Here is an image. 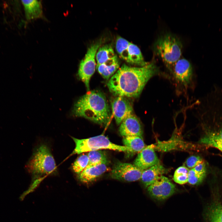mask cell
Instances as JSON below:
<instances>
[{
    "instance_id": "6da1fadb",
    "label": "cell",
    "mask_w": 222,
    "mask_h": 222,
    "mask_svg": "<svg viewBox=\"0 0 222 222\" xmlns=\"http://www.w3.org/2000/svg\"><path fill=\"white\" fill-rule=\"evenodd\" d=\"M201 106L199 116L203 134L200 142L222 153V87L214 86Z\"/></svg>"
},
{
    "instance_id": "7a4b0ae2",
    "label": "cell",
    "mask_w": 222,
    "mask_h": 222,
    "mask_svg": "<svg viewBox=\"0 0 222 222\" xmlns=\"http://www.w3.org/2000/svg\"><path fill=\"white\" fill-rule=\"evenodd\" d=\"M158 72L154 62L138 67L124 64L110 78L107 86L115 96L137 98L150 79Z\"/></svg>"
},
{
    "instance_id": "3957f363",
    "label": "cell",
    "mask_w": 222,
    "mask_h": 222,
    "mask_svg": "<svg viewBox=\"0 0 222 222\" xmlns=\"http://www.w3.org/2000/svg\"><path fill=\"white\" fill-rule=\"evenodd\" d=\"M72 114L82 117L101 126L109 121L111 112L105 95L98 90L89 91L75 103Z\"/></svg>"
},
{
    "instance_id": "277c9868",
    "label": "cell",
    "mask_w": 222,
    "mask_h": 222,
    "mask_svg": "<svg viewBox=\"0 0 222 222\" xmlns=\"http://www.w3.org/2000/svg\"><path fill=\"white\" fill-rule=\"evenodd\" d=\"M55 159L48 147L45 144L39 146L34 153L27 165L32 175V182L28 189L19 197L23 200L28 195L34 191L44 178L56 170Z\"/></svg>"
},
{
    "instance_id": "5b68a950",
    "label": "cell",
    "mask_w": 222,
    "mask_h": 222,
    "mask_svg": "<svg viewBox=\"0 0 222 222\" xmlns=\"http://www.w3.org/2000/svg\"><path fill=\"white\" fill-rule=\"evenodd\" d=\"M182 47L181 42L177 37L167 34L157 40L155 49L157 54L166 66L171 68L180 59Z\"/></svg>"
},
{
    "instance_id": "8992f818",
    "label": "cell",
    "mask_w": 222,
    "mask_h": 222,
    "mask_svg": "<svg viewBox=\"0 0 222 222\" xmlns=\"http://www.w3.org/2000/svg\"><path fill=\"white\" fill-rule=\"evenodd\" d=\"M71 137L76 146L72 155L102 149L132 153L129 147L114 144L103 135L83 139Z\"/></svg>"
},
{
    "instance_id": "52a82bcc",
    "label": "cell",
    "mask_w": 222,
    "mask_h": 222,
    "mask_svg": "<svg viewBox=\"0 0 222 222\" xmlns=\"http://www.w3.org/2000/svg\"><path fill=\"white\" fill-rule=\"evenodd\" d=\"M101 43L102 41L100 40L91 44L80 63L77 76L79 79L84 84L88 91H89L91 78L96 68V55Z\"/></svg>"
},
{
    "instance_id": "ba28073f",
    "label": "cell",
    "mask_w": 222,
    "mask_h": 222,
    "mask_svg": "<svg viewBox=\"0 0 222 222\" xmlns=\"http://www.w3.org/2000/svg\"><path fill=\"white\" fill-rule=\"evenodd\" d=\"M116 47L120 57L129 63L142 67L149 63L145 61L141 51L137 45L121 37H117Z\"/></svg>"
},
{
    "instance_id": "9c48e42d",
    "label": "cell",
    "mask_w": 222,
    "mask_h": 222,
    "mask_svg": "<svg viewBox=\"0 0 222 222\" xmlns=\"http://www.w3.org/2000/svg\"><path fill=\"white\" fill-rule=\"evenodd\" d=\"M143 171L134 164L118 162L114 165L111 171V176L115 179L134 182L141 179Z\"/></svg>"
},
{
    "instance_id": "30bf717a",
    "label": "cell",
    "mask_w": 222,
    "mask_h": 222,
    "mask_svg": "<svg viewBox=\"0 0 222 222\" xmlns=\"http://www.w3.org/2000/svg\"><path fill=\"white\" fill-rule=\"evenodd\" d=\"M147 190L153 198L162 201L172 195L175 192V187L168 178L162 175L149 186Z\"/></svg>"
},
{
    "instance_id": "8fae6325",
    "label": "cell",
    "mask_w": 222,
    "mask_h": 222,
    "mask_svg": "<svg viewBox=\"0 0 222 222\" xmlns=\"http://www.w3.org/2000/svg\"><path fill=\"white\" fill-rule=\"evenodd\" d=\"M111 104L112 113L117 125H120L124 119L134 114L132 105L126 97H117Z\"/></svg>"
},
{
    "instance_id": "7c38bea8",
    "label": "cell",
    "mask_w": 222,
    "mask_h": 222,
    "mask_svg": "<svg viewBox=\"0 0 222 222\" xmlns=\"http://www.w3.org/2000/svg\"><path fill=\"white\" fill-rule=\"evenodd\" d=\"M173 67V74L176 81L184 86L188 85L192 77V68L189 61L185 59H180Z\"/></svg>"
},
{
    "instance_id": "4fadbf2b",
    "label": "cell",
    "mask_w": 222,
    "mask_h": 222,
    "mask_svg": "<svg viewBox=\"0 0 222 222\" xmlns=\"http://www.w3.org/2000/svg\"><path fill=\"white\" fill-rule=\"evenodd\" d=\"M153 144L146 146L139 153L134 164L143 171L159 163Z\"/></svg>"
},
{
    "instance_id": "5bb4252c",
    "label": "cell",
    "mask_w": 222,
    "mask_h": 222,
    "mask_svg": "<svg viewBox=\"0 0 222 222\" xmlns=\"http://www.w3.org/2000/svg\"><path fill=\"white\" fill-rule=\"evenodd\" d=\"M119 131L124 137L138 136L142 137L143 131L140 122L134 114L124 119L120 124Z\"/></svg>"
},
{
    "instance_id": "9a60e30c",
    "label": "cell",
    "mask_w": 222,
    "mask_h": 222,
    "mask_svg": "<svg viewBox=\"0 0 222 222\" xmlns=\"http://www.w3.org/2000/svg\"><path fill=\"white\" fill-rule=\"evenodd\" d=\"M107 168L106 163L86 167L78 174V178L80 182L83 183L92 182L106 171Z\"/></svg>"
},
{
    "instance_id": "2e32d148",
    "label": "cell",
    "mask_w": 222,
    "mask_h": 222,
    "mask_svg": "<svg viewBox=\"0 0 222 222\" xmlns=\"http://www.w3.org/2000/svg\"><path fill=\"white\" fill-rule=\"evenodd\" d=\"M165 169L160 163L143 171L141 181L146 188L153 183L165 172Z\"/></svg>"
},
{
    "instance_id": "e0dca14e",
    "label": "cell",
    "mask_w": 222,
    "mask_h": 222,
    "mask_svg": "<svg viewBox=\"0 0 222 222\" xmlns=\"http://www.w3.org/2000/svg\"><path fill=\"white\" fill-rule=\"evenodd\" d=\"M24 8L26 17L31 20L41 17L42 16V5L39 1L22 0Z\"/></svg>"
},
{
    "instance_id": "ac0fdd59",
    "label": "cell",
    "mask_w": 222,
    "mask_h": 222,
    "mask_svg": "<svg viewBox=\"0 0 222 222\" xmlns=\"http://www.w3.org/2000/svg\"><path fill=\"white\" fill-rule=\"evenodd\" d=\"M119 67L118 60L116 55L106 62L96 65V68L103 77L108 80L114 75Z\"/></svg>"
},
{
    "instance_id": "d6986e66",
    "label": "cell",
    "mask_w": 222,
    "mask_h": 222,
    "mask_svg": "<svg viewBox=\"0 0 222 222\" xmlns=\"http://www.w3.org/2000/svg\"><path fill=\"white\" fill-rule=\"evenodd\" d=\"M123 142L124 146L129 147L133 153L140 152L146 146L142 136L124 137Z\"/></svg>"
},
{
    "instance_id": "ffe728a7",
    "label": "cell",
    "mask_w": 222,
    "mask_h": 222,
    "mask_svg": "<svg viewBox=\"0 0 222 222\" xmlns=\"http://www.w3.org/2000/svg\"><path fill=\"white\" fill-rule=\"evenodd\" d=\"M116 56L113 50L110 45L106 44L100 47L96 55L97 65L106 62L114 57Z\"/></svg>"
},
{
    "instance_id": "44dd1931",
    "label": "cell",
    "mask_w": 222,
    "mask_h": 222,
    "mask_svg": "<svg viewBox=\"0 0 222 222\" xmlns=\"http://www.w3.org/2000/svg\"><path fill=\"white\" fill-rule=\"evenodd\" d=\"M206 215L208 222H222V205L214 203L209 207Z\"/></svg>"
},
{
    "instance_id": "7402d4cb",
    "label": "cell",
    "mask_w": 222,
    "mask_h": 222,
    "mask_svg": "<svg viewBox=\"0 0 222 222\" xmlns=\"http://www.w3.org/2000/svg\"><path fill=\"white\" fill-rule=\"evenodd\" d=\"M88 156L89 162L86 167H89L102 163L107 164V162L106 155L103 151L100 150L89 151Z\"/></svg>"
},
{
    "instance_id": "603a6c76",
    "label": "cell",
    "mask_w": 222,
    "mask_h": 222,
    "mask_svg": "<svg viewBox=\"0 0 222 222\" xmlns=\"http://www.w3.org/2000/svg\"><path fill=\"white\" fill-rule=\"evenodd\" d=\"M189 169L184 166L178 167L175 171L173 179L176 183L183 184L188 182Z\"/></svg>"
},
{
    "instance_id": "cb8c5ba5",
    "label": "cell",
    "mask_w": 222,
    "mask_h": 222,
    "mask_svg": "<svg viewBox=\"0 0 222 222\" xmlns=\"http://www.w3.org/2000/svg\"><path fill=\"white\" fill-rule=\"evenodd\" d=\"M89 162L88 155L83 154L79 157L73 163L72 168L74 172L79 174L87 166Z\"/></svg>"
},
{
    "instance_id": "d4e9b609",
    "label": "cell",
    "mask_w": 222,
    "mask_h": 222,
    "mask_svg": "<svg viewBox=\"0 0 222 222\" xmlns=\"http://www.w3.org/2000/svg\"><path fill=\"white\" fill-rule=\"evenodd\" d=\"M205 177L197 173L193 168L191 169L188 173V182L192 185H198L203 182Z\"/></svg>"
},
{
    "instance_id": "484cf974",
    "label": "cell",
    "mask_w": 222,
    "mask_h": 222,
    "mask_svg": "<svg viewBox=\"0 0 222 222\" xmlns=\"http://www.w3.org/2000/svg\"><path fill=\"white\" fill-rule=\"evenodd\" d=\"M204 161V160L200 156L192 155L187 159L185 164L188 168L192 169Z\"/></svg>"
}]
</instances>
